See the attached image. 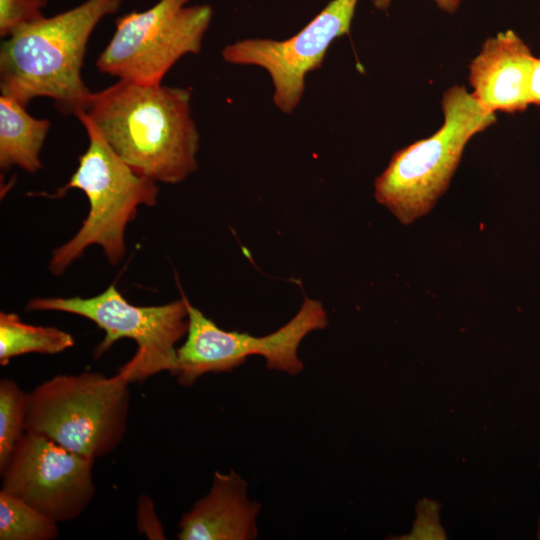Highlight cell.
I'll use <instances>...</instances> for the list:
<instances>
[{
  "instance_id": "obj_1",
  "label": "cell",
  "mask_w": 540,
  "mask_h": 540,
  "mask_svg": "<svg viewBox=\"0 0 540 540\" xmlns=\"http://www.w3.org/2000/svg\"><path fill=\"white\" fill-rule=\"evenodd\" d=\"M190 103L187 89L118 79L92 92L75 117L87 120L138 174L176 184L198 166L200 138Z\"/></svg>"
},
{
  "instance_id": "obj_2",
  "label": "cell",
  "mask_w": 540,
  "mask_h": 540,
  "mask_svg": "<svg viewBox=\"0 0 540 540\" xmlns=\"http://www.w3.org/2000/svg\"><path fill=\"white\" fill-rule=\"evenodd\" d=\"M122 2L86 0L6 38L0 47L1 94L25 107L34 98L48 97L63 115L83 111L92 93L81 75L89 37Z\"/></svg>"
},
{
  "instance_id": "obj_3",
  "label": "cell",
  "mask_w": 540,
  "mask_h": 540,
  "mask_svg": "<svg viewBox=\"0 0 540 540\" xmlns=\"http://www.w3.org/2000/svg\"><path fill=\"white\" fill-rule=\"evenodd\" d=\"M89 145L78 159V167L68 183L54 194L38 193L49 198H61L70 189L84 192L89 212L77 233L55 248L49 270L62 275L91 245L102 247L107 261L117 265L125 255V230L141 205L154 206L159 187L156 181L138 174L106 143L85 119Z\"/></svg>"
},
{
  "instance_id": "obj_4",
  "label": "cell",
  "mask_w": 540,
  "mask_h": 540,
  "mask_svg": "<svg viewBox=\"0 0 540 540\" xmlns=\"http://www.w3.org/2000/svg\"><path fill=\"white\" fill-rule=\"evenodd\" d=\"M443 124L433 135L396 151L375 179L374 196L402 224L427 214L447 190L466 144L496 122L465 86L453 85L441 100Z\"/></svg>"
},
{
  "instance_id": "obj_5",
  "label": "cell",
  "mask_w": 540,
  "mask_h": 540,
  "mask_svg": "<svg viewBox=\"0 0 540 540\" xmlns=\"http://www.w3.org/2000/svg\"><path fill=\"white\" fill-rule=\"evenodd\" d=\"M129 385L119 372L54 376L28 392L25 431L95 460L108 456L126 435Z\"/></svg>"
},
{
  "instance_id": "obj_6",
  "label": "cell",
  "mask_w": 540,
  "mask_h": 540,
  "mask_svg": "<svg viewBox=\"0 0 540 540\" xmlns=\"http://www.w3.org/2000/svg\"><path fill=\"white\" fill-rule=\"evenodd\" d=\"M26 311H57L78 315L94 322L105 332L93 352L100 358L122 338L132 339L137 350L117 369L131 383H142L167 371L173 375L177 365L176 344L187 334L188 313L184 298L157 306L129 303L115 285L90 297H36Z\"/></svg>"
},
{
  "instance_id": "obj_7",
  "label": "cell",
  "mask_w": 540,
  "mask_h": 540,
  "mask_svg": "<svg viewBox=\"0 0 540 540\" xmlns=\"http://www.w3.org/2000/svg\"><path fill=\"white\" fill-rule=\"evenodd\" d=\"M189 1L159 0L145 11L117 18L97 69L122 80L161 84L181 57L200 52L211 23L212 8Z\"/></svg>"
},
{
  "instance_id": "obj_8",
  "label": "cell",
  "mask_w": 540,
  "mask_h": 540,
  "mask_svg": "<svg viewBox=\"0 0 540 540\" xmlns=\"http://www.w3.org/2000/svg\"><path fill=\"white\" fill-rule=\"evenodd\" d=\"M187 313L186 340L177 348V365L172 376L190 387L207 373L230 372L249 356L259 355L268 369L291 376L303 370L297 355L301 341L312 331L328 324L327 312L320 301L304 298L297 314L285 325L265 336L226 331L193 306L182 293Z\"/></svg>"
},
{
  "instance_id": "obj_9",
  "label": "cell",
  "mask_w": 540,
  "mask_h": 540,
  "mask_svg": "<svg viewBox=\"0 0 540 540\" xmlns=\"http://www.w3.org/2000/svg\"><path fill=\"white\" fill-rule=\"evenodd\" d=\"M95 459L25 431L0 470L1 489L58 523L77 519L92 503Z\"/></svg>"
},
{
  "instance_id": "obj_10",
  "label": "cell",
  "mask_w": 540,
  "mask_h": 540,
  "mask_svg": "<svg viewBox=\"0 0 540 540\" xmlns=\"http://www.w3.org/2000/svg\"><path fill=\"white\" fill-rule=\"evenodd\" d=\"M359 0H331L298 33L285 40L248 38L226 45L222 58L230 64L252 65L269 74L273 102L291 114L305 90L307 73L319 69L332 42L350 34Z\"/></svg>"
},
{
  "instance_id": "obj_11",
  "label": "cell",
  "mask_w": 540,
  "mask_h": 540,
  "mask_svg": "<svg viewBox=\"0 0 540 540\" xmlns=\"http://www.w3.org/2000/svg\"><path fill=\"white\" fill-rule=\"evenodd\" d=\"M533 60L528 45L512 30L488 38L469 65L471 95L492 113L525 110Z\"/></svg>"
},
{
  "instance_id": "obj_12",
  "label": "cell",
  "mask_w": 540,
  "mask_h": 540,
  "mask_svg": "<svg viewBox=\"0 0 540 540\" xmlns=\"http://www.w3.org/2000/svg\"><path fill=\"white\" fill-rule=\"evenodd\" d=\"M261 505L249 499L246 481L235 471H215L210 491L185 512L179 540H252Z\"/></svg>"
},
{
  "instance_id": "obj_13",
  "label": "cell",
  "mask_w": 540,
  "mask_h": 540,
  "mask_svg": "<svg viewBox=\"0 0 540 540\" xmlns=\"http://www.w3.org/2000/svg\"><path fill=\"white\" fill-rule=\"evenodd\" d=\"M50 125L46 119L31 116L17 100L1 94L0 168L37 172L42 166L39 154Z\"/></svg>"
},
{
  "instance_id": "obj_14",
  "label": "cell",
  "mask_w": 540,
  "mask_h": 540,
  "mask_svg": "<svg viewBox=\"0 0 540 540\" xmlns=\"http://www.w3.org/2000/svg\"><path fill=\"white\" fill-rule=\"evenodd\" d=\"M74 345L72 335L57 327L23 322L15 313L0 312V364L17 356L40 353L58 354Z\"/></svg>"
},
{
  "instance_id": "obj_15",
  "label": "cell",
  "mask_w": 540,
  "mask_h": 540,
  "mask_svg": "<svg viewBox=\"0 0 540 540\" xmlns=\"http://www.w3.org/2000/svg\"><path fill=\"white\" fill-rule=\"evenodd\" d=\"M58 522L25 501L0 490V540H54Z\"/></svg>"
},
{
  "instance_id": "obj_16",
  "label": "cell",
  "mask_w": 540,
  "mask_h": 540,
  "mask_svg": "<svg viewBox=\"0 0 540 540\" xmlns=\"http://www.w3.org/2000/svg\"><path fill=\"white\" fill-rule=\"evenodd\" d=\"M28 392L10 378L0 380V470L25 432Z\"/></svg>"
},
{
  "instance_id": "obj_17",
  "label": "cell",
  "mask_w": 540,
  "mask_h": 540,
  "mask_svg": "<svg viewBox=\"0 0 540 540\" xmlns=\"http://www.w3.org/2000/svg\"><path fill=\"white\" fill-rule=\"evenodd\" d=\"M441 504L424 497L415 505V518L410 531L392 539L398 540H445L447 533L440 520Z\"/></svg>"
},
{
  "instance_id": "obj_18",
  "label": "cell",
  "mask_w": 540,
  "mask_h": 540,
  "mask_svg": "<svg viewBox=\"0 0 540 540\" xmlns=\"http://www.w3.org/2000/svg\"><path fill=\"white\" fill-rule=\"evenodd\" d=\"M47 0H0V36L8 38L21 27L44 16Z\"/></svg>"
},
{
  "instance_id": "obj_19",
  "label": "cell",
  "mask_w": 540,
  "mask_h": 540,
  "mask_svg": "<svg viewBox=\"0 0 540 540\" xmlns=\"http://www.w3.org/2000/svg\"><path fill=\"white\" fill-rule=\"evenodd\" d=\"M137 529L148 539H166L163 525L155 511V504L149 495H141L138 498Z\"/></svg>"
},
{
  "instance_id": "obj_20",
  "label": "cell",
  "mask_w": 540,
  "mask_h": 540,
  "mask_svg": "<svg viewBox=\"0 0 540 540\" xmlns=\"http://www.w3.org/2000/svg\"><path fill=\"white\" fill-rule=\"evenodd\" d=\"M528 102L540 106V56L534 57L528 85Z\"/></svg>"
},
{
  "instance_id": "obj_21",
  "label": "cell",
  "mask_w": 540,
  "mask_h": 540,
  "mask_svg": "<svg viewBox=\"0 0 540 540\" xmlns=\"http://www.w3.org/2000/svg\"><path fill=\"white\" fill-rule=\"evenodd\" d=\"M437 6L444 12H455L462 0H434ZM373 5L380 11H387L391 4V0H372Z\"/></svg>"
},
{
  "instance_id": "obj_22",
  "label": "cell",
  "mask_w": 540,
  "mask_h": 540,
  "mask_svg": "<svg viewBox=\"0 0 540 540\" xmlns=\"http://www.w3.org/2000/svg\"><path fill=\"white\" fill-rule=\"evenodd\" d=\"M536 539L540 540V516L538 518L537 524H536Z\"/></svg>"
},
{
  "instance_id": "obj_23",
  "label": "cell",
  "mask_w": 540,
  "mask_h": 540,
  "mask_svg": "<svg viewBox=\"0 0 540 540\" xmlns=\"http://www.w3.org/2000/svg\"><path fill=\"white\" fill-rule=\"evenodd\" d=\"M538 393H539V396H540V385H539ZM539 467H540V462H539Z\"/></svg>"
}]
</instances>
